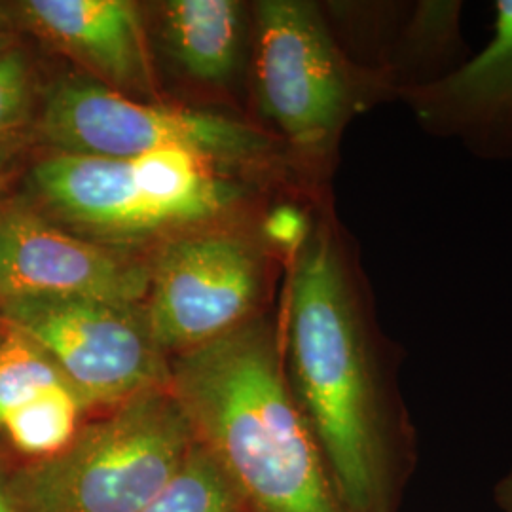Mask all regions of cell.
<instances>
[{
    "label": "cell",
    "instance_id": "obj_1",
    "mask_svg": "<svg viewBox=\"0 0 512 512\" xmlns=\"http://www.w3.org/2000/svg\"><path fill=\"white\" fill-rule=\"evenodd\" d=\"M287 382L348 512H397L418 461L397 384L399 353L378 329L361 272L327 217L289 260L279 327Z\"/></svg>",
    "mask_w": 512,
    "mask_h": 512
},
{
    "label": "cell",
    "instance_id": "obj_2",
    "mask_svg": "<svg viewBox=\"0 0 512 512\" xmlns=\"http://www.w3.org/2000/svg\"><path fill=\"white\" fill-rule=\"evenodd\" d=\"M167 389L243 512H348L294 401L268 317L173 355Z\"/></svg>",
    "mask_w": 512,
    "mask_h": 512
},
{
    "label": "cell",
    "instance_id": "obj_3",
    "mask_svg": "<svg viewBox=\"0 0 512 512\" xmlns=\"http://www.w3.org/2000/svg\"><path fill=\"white\" fill-rule=\"evenodd\" d=\"M219 165L184 148L131 158L54 150L33 167L31 184L73 234L124 251L200 230L230 211L241 188Z\"/></svg>",
    "mask_w": 512,
    "mask_h": 512
},
{
    "label": "cell",
    "instance_id": "obj_4",
    "mask_svg": "<svg viewBox=\"0 0 512 512\" xmlns=\"http://www.w3.org/2000/svg\"><path fill=\"white\" fill-rule=\"evenodd\" d=\"M258 105L293 167H329L349 120L399 101L384 73L342 52L323 10L306 0H262L255 10Z\"/></svg>",
    "mask_w": 512,
    "mask_h": 512
},
{
    "label": "cell",
    "instance_id": "obj_5",
    "mask_svg": "<svg viewBox=\"0 0 512 512\" xmlns=\"http://www.w3.org/2000/svg\"><path fill=\"white\" fill-rule=\"evenodd\" d=\"M196 444L169 389L150 391L84 425L52 458L8 478L18 512H141Z\"/></svg>",
    "mask_w": 512,
    "mask_h": 512
},
{
    "label": "cell",
    "instance_id": "obj_6",
    "mask_svg": "<svg viewBox=\"0 0 512 512\" xmlns=\"http://www.w3.org/2000/svg\"><path fill=\"white\" fill-rule=\"evenodd\" d=\"M40 133L57 152L131 158L184 148L217 164L253 165L287 179L293 167L281 141L217 112L135 101L99 80L65 78L46 95Z\"/></svg>",
    "mask_w": 512,
    "mask_h": 512
},
{
    "label": "cell",
    "instance_id": "obj_7",
    "mask_svg": "<svg viewBox=\"0 0 512 512\" xmlns=\"http://www.w3.org/2000/svg\"><path fill=\"white\" fill-rule=\"evenodd\" d=\"M0 317L46 351L88 408H116L169 385V357L148 329L143 306L25 298L0 302Z\"/></svg>",
    "mask_w": 512,
    "mask_h": 512
},
{
    "label": "cell",
    "instance_id": "obj_8",
    "mask_svg": "<svg viewBox=\"0 0 512 512\" xmlns=\"http://www.w3.org/2000/svg\"><path fill=\"white\" fill-rule=\"evenodd\" d=\"M268 275L260 241L205 226L169 239L150 262L143 311L165 355L213 342L256 317Z\"/></svg>",
    "mask_w": 512,
    "mask_h": 512
},
{
    "label": "cell",
    "instance_id": "obj_9",
    "mask_svg": "<svg viewBox=\"0 0 512 512\" xmlns=\"http://www.w3.org/2000/svg\"><path fill=\"white\" fill-rule=\"evenodd\" d=\"M150 264L82 238L19 203L0 205V302L92 298L143 306Z\"/></svg>",
    "mask_w": 512,
    "mask_h": 512
},
{
    "label": "cell",
    "instance_id": "obj_10",
    "mask_svg": "<svg viewBox=\"0 0 512 512\" xmlns=\"http://www.w3.org/2000/svg\"><path fill=\"white\" fill-rule=\"evenodd\" d=\"M484 50L433 84L399 93L427 135L486 162H512V0H495Z\"/></svg>",
    "mask_w": 512,
    "mask_h": 512
},
{
    "label": "cell",
    "instance_id": "obj_11",
    "mask_svg": "<svg viewBox=\"0 0 512 512\" xmlns=\"http://www.w3.org/2000/svg\"><path fill=\"white\" fill-rule=\"evenodd\" d=\"M25 21L124 95H154L156 80L145 27L128 0H29Z\"/></svg>",
    "mask_w": 512,
    "mask_h": 512
},
{
    "label": "cell",
    "instance_id": "obj_12",
    "mask_svg": "<svg viewBox=\"0 0 512 512\" xmlns=\"http://www.w3.org/2000/svg\"><path fill=\"white\" fill-rule=\"evenodd\" d=\"M88 410L78 391L33 340L6 327L0 338V435L25 458L65 450Z\"/></svg>",
    "mask_w": 512,
    "mask_h": 512
},
{
    "label": "cell",
    "instance_id": "obj_13",
    "mask_svg": "<svg viewBox=\"0 0 512 512\" xmlns=\"http://www.w3.org/2000/svg\"><path fill=\"white\" fill-rule=\"evenodd\" d=\"M366 12L378 27L374 71L387 74L399 93L433 84L471 57L459 0L384 2Z\"/></svg>",
    "mask_w": 512,
    "mask_h": 512
},
{
    "label": "cell",
    "instance_id": "obj_14",
    "mask_svg": "<svg viewBox=\"0 0 512 512\" xmlns=\"http://www.w3.org/2000/svg\"><path fill=\"white\" fill-rule=\"evenodd\" d=\"M162 33L175 61L192 78L222 82L234 73L243 37V8L234 0H171Z\"/></svg>",
    "mask_w": 512,
    "mask_h": 512
},
{
    "label": "cell",
    "instance_id": "obj_15",
    "mask_svg": "<svg viewBox=\"0 0 512 512\" xmlns=\"http://www.w3.org/2000/svg\"><path fill=\"white\" fill-rule=\"evenodd\" d=\"M141 512H243L228 478L196 442L177 475Z\"/></svg>",
    "mask_w": 512,
    "mask_h": 512
},
{
    "label": "cell",
    "instance_id": "obj_16",
    "mask_svg": "<svg viewBox=\"0 0 512 512\" xmlns=\"http://www.w3.org/2000/svg\"><path fill=\"white\" fill-rule=\"evenodd\" d=\"M33 71L27 57L10 50L0 61V141L18 129L33 107Z\"/></svg>",
    "mask_w": 512,
    "mask_h": 512
},
{
    "label": "cell",
    "instance_id": "obj_17",
    "mask_svg": "<svg viewBox=\"0 0 512 512\" xmlns=\"http://www.w3.org/2000/svg\"><path fill=\"white\" fill-rule=\"evenodd\" d=\"M313 215L298 202H281L274 205L262 220V239L268 247L287 258H293L313 228Z\"/></svg>",
    "mask_w": 512,
    "mask_h": 512
},
{
    "label": "cell",
    "instance_id": "obj_18",
    "mask_svg": "<svg viewBox=\"0 0 512 512\" xmlns=\"http://www.w3.org/2000/svg\"><path fill=\"white\" fill-rule=\"evenodd\" d=\"M495 505L501 512H512V465L505 475L495 482Z\"/></svg>",
    "mask_w": 512,
    "mask_h": 512
},
{
    "label": "cell",
    "instance_id": "obj_19",
    "mask_svg": "<svg viewBox=\"0 0 512 512\" xmlns=\"http://www.w3.org/2000/svg\"><path fill=\"white\" fill-rule=\"evenodd\" d=\"M0 512H18V507L14 503V497L10 492L8 478L0 475Z\"/></svg>",
    "mask_w": 512,
    "mask_h": 512
},
{
    "label": "cell",
    "instance_id": "obj_20",
    "mask_svg": "<svg viewBox=\"0 0 512 512\" xmlns=\"http://www.w3.org/2000/svg\"><path fill=\"white\" fill-rule=\"evenodd\" d=\"M10 54V50H8V42H6V38H4V33L0 31V61L6 57V55Z\"/></svg>",
    "mask_w": 512,
    "mask_h": 512
},
{
    "label": "cell",
    "instance_id": "obj_21",
    "mask_svg": "<svg viewBox=\"0 0 512 512\" xmlns=\"http://www.w3.org/2000/svg\"><path fill=\"white\" fill-rule=\"evenodd\" d=\"M0 205H2V186H0Z\"/></svg>",
    "mask_w": 512,
    "mask_h": 512
}]
</instances>
